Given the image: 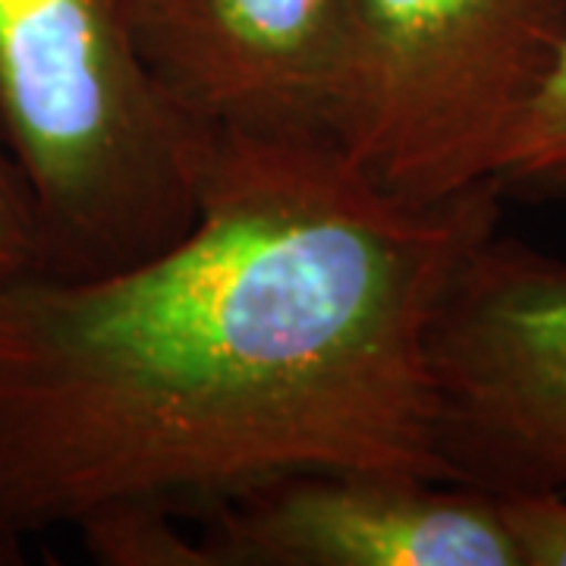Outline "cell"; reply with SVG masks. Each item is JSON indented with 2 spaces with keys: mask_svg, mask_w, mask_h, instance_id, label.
<instances>
[{
  "mask_svg": "<svg viewBox=\"0 0 566 566\" xmlns=\"http://www.w3.org/2000/svg\"><path fill=\"white\" fill-rule=\"evenodd\" d=\"M501 202H400L334 142L205 136L174 243L0 281V526L117 506L199 523L305 469L444 482L424 337Z\"/></svg>",
  "mask_w": 566,
  "mask_h": 566,
  "instance_id": "obj_1",
  "label": "cell"
},
{
  "mask_svg": "<svg viewBox=\"0 0 566 566\" xmlns=\"http://www.w3.org/2000/svg\"><path fill=\"white\" fill-rule=\"evenodd\" d=\"M202 145L145 73L123 0H0V148L29 189L41 271L92 277L174 243Z\"/></svg>",
  "mask_w": 566,
  "mask_h": 566,
  "instance_id": "obj_2",
  "label": "cell"
},
{
  "mask_svg": "<svg viewBox=\"0 0 566 566\" xmlns=\"http://www.w3.org/2000/svg\"><path fill=\"white\" fill-rule=\"evenodd\" d=\"M564 44L566 0H353L334 142L400 202L497 186Z\"/></svg>",
  "mask_w": 566,
  "mask_h": 566,
  "instance_id": "obj_3",
  "label": "cell"
},
{
  "mask_svg": "<svg viewBox=\"0 0 566 566\" xmlns=\"http://www.w3.org/2000/svg\"><path fill=\"white\" fill-rule=\"evenodd\" d=\"M444 482L566 497V262L501 237L450 274L424 337Z\"/></svg>",
  "mask_w": 566,
  "mask_h": 566,
  "instance_id": "obj_4",
  "label": "cell"
},
{
  "mask_svg": "<svg viewBox=\"0 0 566 566\" xmlns=\"http://www.w3.org/2000/svg\"><path fill=\"white\" fill-rule=\"evenodd\" d=\"M123 17L196 136L334 142L353 0H123Z\"/></svg>",
  "mask_w": 566,
  "mask_h": 566,
  "instance_id": "obj_5",
  "label": "cell"
},
{
  "mask_svg": "<svg viewBox=\"0 0 566 566\" xmlns=\"http://www.w3.org/2000/svg\"><path fill=\"white\" fill-rule=\"evenodd\" d=\"M208 566H523L504 501L390 469H305L199 520Z\"/></svg>",
  "mask_w": 566,
  "mask_h": 566,
  "instance_id": "obj_6",
  "label": "cell"
},
{
  "mask_svg": "<svg viewBox=\"0 0 566 566\" xmlns=\"http://www.w3.org/2000/svg\"><path fill=\"white\" fill-rule=\"evenodd\" d=\"M182 516L158 506H117L82 520L76 532L104 566H208L202 538L182 532Z\"/></svg>",
  "mask_w": 566,
  "mask_h": 566,
  "instance_id": "obj_7",
  "label": "cell"
},
{
  "mask_svg": "<svg viewBox=\"0 0 566 566\" xmlns=\"http://www.w3.org/2000/svg\"><path fill=\"white\" fill-rule=\"evenodd\" d=\"M497 186L504 199H566V44L510 148Z\"/></svg>",
  "mask_w": 566,
  "mask_h": 566,
  "instance_id": "obj_8",
  "label": "cell"
},
{
  "mask_svg": "<svg viewBox=\"0 0 566 566\" xmlns=\"http://www.w3.org/2000/svg\"><path fill=\"white\" fill-rule=\"evenodd\" d=\"M29 271H41L39 223L20 170L0 148V281Z\"/></svg>",
  "mask_w": 566,
  "mask_h": 566,
  "instance_id": "obj_9",
  "label": "cell"
},
{
  "mask_svg": "<svg viewBox=\"0 0 566 566\" xmlns=\"http://www.w3.org/2000/svg\"><path fill=\"white\" fill-rule=\"evenodd\" d=\"M523 566H566V497H501Z\"/></svg>",
  "mask_w": 566,
  "mask_h": 566,
  "instance_id": "obj_10",
  "label": "cell"
},
{
  "mask_svg": "<svg viewBox=\"0 0 566 566\" xmlns=\"http://www.w3.org/2000/svg\"><path fill=\"white\" fill-rule=\"evenodd\" d=\"M22 564V535L0 526V566Z\"/></svg>",
  "mask_w": 566,
  "mask_h": 566,
  "instance_id": "obj_11",
  "label": "cell"
}]
</instances>
